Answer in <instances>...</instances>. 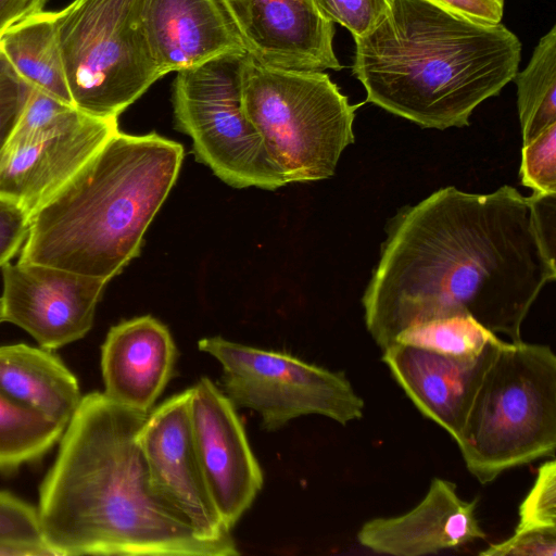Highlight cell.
<instances>
[{"label":"cell","mask_w":556,"mask_h":556,"mask_svg":"<svg viewBox=\"0 0 556 556\" xmlns=\"http://www.w3.org/2000/svg\"><path fill=\"white\" fill-rule=\"evenodd\" d=\"M556 193L523 197L455 187L403 207L387 226L362 299L365 325L384 350L403 330L469 316L510 341L543 287L556 277Z\"/></svg>","instance_id":"cell-1"},{"label":"cell","mask_w":556,"mask_h":556,"mask_svg":"<svg viewBox=\"0 0 556 556\" xmlns=\"http://www.w3.org/2000/svg\"><path fill=\"white\" fill-rule=\"evenodd\" d=\"M148 414L104 392L83 396L39 488V523L54 556L239 554L235 541L198 534L154 484L140 443Z\"/></svg>","instance_id":"cell-2"},{"label":"cell","mask_w":556,"mask_h":556,"mask_svg":"<svg viewBox=\"0 0 556 556\" xmlns=\"http://www.w3.org/2000/svg\"><path fill=\"white\" fill-rule=\"evenodd\" d=\"M353 74L366 102L425 128L469 124L472 111L517 74L519 39L429 0H388L381 18L354 38Z\"/></svg>","instance_id":"cell-3"},{"label":"cell","mask_w":556,"mask_h":556,"mask_svg":"<svg viewBox=\"0 0 556 556\" xmlns=\"http://www.w3.org/2000/svg\"><path fill=\"white\" fill-rule=\"evenodd\" d=\"M182 159L179 142L118 130L30 216L18 261L110 281L139 255Z\"/></svg>","instance_id":"cell-4"},{"label":"cell","mask_w":556,"mask_h":556,"mask_svg":"<svg viewBox=\"0 0 556 556\" xmlns=\"http://www.w3.org/2000/svg\"><path fill=\"white\" fill-rule=\"evenodd\" d=\"M482 484L556 447V356L548 345L497 337L454 440Z\"/></svg>","instance_id":"cell-5"},{"label":"cell","mask_w":556,"mask_h":556,"mask_svg":"<svg viewBox=\"0 0 556 556\" xmlns=\"http://www.w3.org/2000/svg\"><path fill=\"white\" fill-rule=\"evenodd\" d=\"M243 108L288 184L331 177L354 142L355 110L320 71L267 66L251 55Z\"/></svg>","instance_id":"cell-6"},{"label":"cell","mask_w":556,"mask_h":556,"mask_svg":"<svg viewBox=\"0 0 556 556\" xmlns=\"http://www.w3.org/2000/svg\"><path fill=\"white\" fill-rule=\"evenodd\" d=\"M147 0H74L54 12L72 102L116 118L163 77L148 38Z\"/></svg>","instance_id":"cell-7"},{"label":"cell","mask_w":556,"mask_h":556,"mask_svg":"<svg viewBox=\"0 0 556 556\" xmlns=\"http://www.w3.org/2000/svg\"><path fill=\"white\" fill-rule=\"evenodd\" d=\"M250 54L227 53L176 72L172 103L177 130L192 140L198 162L235 188L288 185L243 108Z\"/></svg>","instance_id":"cell-8"},{"label":"cell","mask_w":556,"mask_h":556,"mask_svg":"<svg viewBox=\"0 0 556 556\" xmlns=\"http://www.w3.org/2000/svg\"><path fill=\"white\" fill-rule=\"evenodd\" d=\"M198 348L220 364L225 394L236 406L257 412L267 431L305 415L341 425L363 417L364 400L343 372L222 337L203 338Z\"/></svg>","instance_id":"cell-9"},{"label":"cell","mask_w":556,"mask_h":556,"mask_svg":"<svg viewBox=\"0 0 556 556\" xmlns=\"http://www.w3.org/2000/svg\"><path fill=\"white\" fill-rule=\"evenodd\" d=\"M0 323L13 324L47 350L83 339L109 281L55 266L10 262L2 267Z\"/></svg>","instance_id":"cell-10"},{"label":"cell","mask_w":556,"mask_h":556,"mask_svg":"<svg viewBox=\"0 0 556 556\" xmlns=\"http://www.w3.org/2000/svg\"><path fill=\"white\" fill-rule=\"evenodd\" d=\"M189 414L198 459L212 500L231 530L263 485L236 405L207 377L190 388Z\"/></svg>","instance_id":"cell-11"},{"label":"cell","mask_w":556,"mask_h":556,"mask_svg":"<svg viewBox=\"0 0 556 556\" xmlns=\"http://www.w3.org/2000/svg\"><path fill=\"white\" fill-rule=\"evenodd\" d=\"M118 130L116 118L74 108L51 127L8 147L0 161V195L31 216Z\"/></svg>","instance_id":"cell-12"},{"label":"cell","mask_w":556,"mask_h":556,"mask_svg":"<svg viewBox=\"0 0 556 556\" xmlns=\"http://www.w3.org/2000/svg\"><path fill=\"white\" fill-rule=\"evenodd\" d=\"M190 388L147 415L140 443L152 480L202 538L233 541L208 492L195 452L190 414Z\"/></svg>","instance_id":"cell-13"},{"label":"cell","mask_w":556,"mask_h":556,"mask_svg":"<svg viewBox=\"0 0 556 556\" xmlns=\"http://www.w3.org/2000/svg\"><path fill=\"white\" fill-rule=\"evenodd\" d=\"M243 47L261 64L303 71L340 70L333 23L314 0H220Z\"/></svg>","instance_id":"cell-14"},{"label":"cell","mask_w":556,"mask_h":556,"mask_svg":"<svg viewBox=\"0 0 556 556\" xmlns=\"http://www.w3.org/2000/svg\"><path fill=\"white\" fill-rule=\"evenodd\" d=\"M478 498L465 501L452 481L433 478L409 511L366 521L357 532L365 548L393 556H424L486 538L477 517Z\"/></svg>","instance_id":"cell-15"},{"label":"cell","mask_w":556,"mask_h":556,"mask_svg":"<svg viewBox=\"0 0 556 556\" xmlns=\"http://www.w3.org/2000/svg\"><path fill=\"white\" fill-rule=\"evenodd\" d=\"M177 349L167 327L146 315L113 326L101 346L104 394L144 414L168 383Z\"/></svg>","instance_id":"cell-16"},{"label":"cell","mask_w":556,"mask_h":556,"mask_svg":"<svg viewBox=\"0 0 556 556\" xmlns=\"http://www.w3.org/2000/svg\"><path fill=\"white\" fill-rule=\"evenodd\" d=\"M144 22L163 76L247 52L220 0H147Z\"/></svg>","instance_id":"cell-17"},{"label":"cell","mask_w":556,"mask_h":556,"mask_svg":"<svg viewBox=\"0 0 556 556\" xmlns=\"http://www.w3.org/2000/svg\"><path fill=\"white\" fill-rule=\"evenodd\" d=\"M490 344L477 358L464 359L393 343L381 359L417 409L455 440Z\"/></svg>","instance_id":"cell-18"},{"label":"cell","mask_w":556,"mask_h":556,"mask_svg":"<svg viewBox=\"0 0 556 556\" xmlns=\"http://www.w3.org/2000/svg\"><path fill=\"white\" fill-rule=\"evenodd\" d=\"M0 390L65 428L83 399L77 378L51 350L24 343L0 346Z\"/></svg>","instance_id":"cell-19"},{"label":"cell","mask_w":556,"mask_h":556,"mask_svg":"<svg viewBox=\"0 0 556 556\" xmlns=\"http://www.w3.org/2000/svg\"><path fill=\"white\" fill-rule=\"evenodd\" d=\"M0 50L34 88L73 104L59 48L54 12L31 16L0 37Z\"/></svg>","instance_id":"cell-20"},{"label":"cell","mask_w":556,"mask_h":556,"mask_svg":"<svg viewBox=\"0 0 556 556\" xmlns=\"http://www.w3.org/2000/svg\"><path fill=\"white\" fill-rule=\"evenodd\" d=\"M522 144L556 124V27L535 47L526 68L515 75Z\"/></svg>","instance_id":"cell-21"},{"label":"cell","mask_w":556,"mask_h":556,"mask_svg":"<svg viewBox=\"0 0 556 556\" xmlns=\"http://www.w3.org/2000/svg\"><path fill=\"white\" fill-rule=\"evenodd\" d=\"M64 429L0 390V470L40 459L60 442Z\"/></svg>","instance_id":"cell-22"},{"label":"cell","mask_w":556,"mask_h":556,"mask_svg":"<svg viewBox=\"0 0 556 556\" xmlns=\"http://www.w3.org/2000/svg\"><path fill=\"white\" fill-rule=\"evenodd\" d=\"M497 337L472 317L453 316L412 326L400 332L394 343L451 357L473 359Z\"/></svg>","instance_id":"cell-23"},{"label":"cell","mask_w":556,"mask_h":556,"mask_svg":"<svg viewBox=\"0 0 556 556\" xmlns=\"http://www.w3.org/2000/svg\"><path fill=\"white\" fill-rule=\"evenodd\" d=\"M520 176L533 193H556V124L522 144Z\"/></svg>","instance_id":"cell-24"},{"label":"cell","mask_w":556,"mask_h":556,"mask_svg":"<svg viewBox=\"0 0 556 556\" xmlns=\"http://www.w3.org/2000/svg\"><path fill=\"white\" fill-rule=\"evenodd\" d=\"M516 530L556 529V463H543L519 505Z\"/></svg>","instance_id":"cell-25"},{"label":"cell","mask_w":556,"mask_h":556,"mask_svg":"<svg viewBox=\"0 0 556 556\" xmlns=\"http://www.w3.org/2000/svg\"><path fill=\"white\" fill-rule=\"evenodd\" d=\"M0 50V161L33 91Z\"/></svg>","instance_id":"cell-26"},{"label":"cell","mask_w":556,"mask_h":556,"mask_svg":"<svg viewBox=\"0 0 556 556\" xmlns=\"http://www.w3.org/2000/svg\"><path fill=\"white\" fill-rule=\"evenodd\" d=\"M319 12L353 37L366 34L386 13L388 0H314Z\"/></svg>","instance_id":"cell-27"},{"label":"cell","mask_w":556,"mask_h":556,"mask_svg":"<svg viewBox=\"0 0 556 556\" xmlns=\"http://www.w3.org/2000/svg\"><path fill=\"white\" fill-rule=\"evenodd\" d=\"M0 538L47 546L37 507L0 490Z\"/></svg>","instance_id":"cell-28"},{"label":"cell","mask_w":556,"mask_h":556,"mask_svg":"<svg viewBox=\"0 0 556 556\" xmlns=\"http://www.w3.org/2000/svg\"><path fill=\"white\" fill-rule=\"evenodd\" d=\"M74 108L72 104L62 102L37 88H33L9 146L25 141L35 134L51 127Z\"/></svg>","instance_id":"cell-29"},{"label":"cell","mask_w":556,"mask_h":556,"mask_svg":"<svg viewBox=\"0 0 556 556\" xmlns=\"http://www.w3.org/2000/svg\"><path fill=\"white\" fill-rule=\"evenodd\" d=\"M483 556H555L556 529L515 530L507 540L491 544Z\"/></svg>","instance_id":"cell-30"},{"label":"cell","mask_w":556,"mask_h":556,"mask_svg":"<svg viewBox=\"0 0 556 556\" xmlns=\"http://www.w3.org/2000/svg\"><path fill=\"white\" fill-rule=\"evenodd\" d=\"M30 215L17 203L0 195V268L23 247Z\"/></svg>","instance_id":"cell-31"},{"label":"cell","mask_w":556,"mask_h":556,"mask_svg":"<svg viewBox=\"0 0 556 556\" xmlns=\"http://www.w3.org/2000/svg\"><path fill=\"white\" fill-rule=\"evenodd\" d=\"M448 11L481 23L497 24L504 11V0H429Z\"/></svg>","instance_id":"cell-32"},{"label":"cell","mask_w":556,"mask_h":556,"mask_svg":"<svg viewBox=\"0 0 556 556\" xmlns=\"http://www.w3.org/2000/svg\"><path fill=\"white\" fill-rule=\"evenodd\" d=\"M48 0H0V37L16 24L43 12Z\"/></svg>","instance_id":"cell-33"},{"label":"cell","mask_w":556,"mask_h":556,"mask_svg":"<svg viewBox=\"0 0 556 556\" xmlns=\"http://www.w3.org/2000/svg\"><path fill=\"white\" fill-rule=\"evenodd\" d=\"M0 556H54L43 545L0 538Z\"/></svg>","instance_id":"cell-34"}]
</instances>
